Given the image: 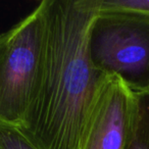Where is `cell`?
Wrapping results in <instances>:
<instances>
[{
    "instance_id": "obj_1",
    "label": "cell",
    "mask_w": 149,
    "mask_h": 149,
    "mask_svg": "<svg viewBox=\"0 0 149 149\" xmlns=\"http://www.w3.org/2000/svg\"><path fill=\"white\" fill-rule=\"evenodd\" d=\"M46 35L33 97L19 127L38 149H81L105 74L91 60L89 39L100 0H44Z\"/></svg>"
},
{
    "instance_id": "obj_2",
    "label": "cell",
    "mask_w": 149,
    "mask_h": 149,
    "mask_svg": "<svg viewBox=\"0 0 149 149\" xmlns=\"http://www.w3.org/2000/svg\"><path fill=\"white\" fill-rule=\"evenodd\" d=\"M45 2L0 35V123L21 127L43 59Z\"/></svg>"
},
{
    "instance_id": "obj_3",
    "label": "cell",
    "mask_w": 149,
    "mask_h": 149,
    "mask_svg": "<svg viewBox=\"0 0 149 149\" xmlns=\"http://www.w3.org/2000/svg\"><path fill=\"white\" fill-rule=\"evenodd\" d=\"M94 66L116 76L135 94L149 92V17L100 11L89 39Z\"/></svg>"
},
{
    "instance_id": "obj_4",
    "label": "cell",
    "mask_w": 149,
    "mask_h": 149,
    "mask_svg": "<svg viewBox=\"0 0 149 149\" xmlns=\"http://www.w3.org/2000/svg\"><path fill=\"white\" fill-rule=\"evenodd\" d=\"M134 93L116 76L105 74L89 113L81 149H125Z\"/></svg>"
},
{
    "instance_id": "obj_5",
    "label": "cell",
    "mask_w": 149,
    "mask_h": 149,
    "mask_svg": "<svg viewBox=\"0 0 149 149\" xmlns=\"http://www.w3.org/2000/svg\"><path fill=\"white\" fill-rule=\"evenodd\" d=\"M125 149H149V92L134 93V107Z\"/></svg>"
},
{
    "instance_id": "obj_6",
    "label": "cell",
    "mask_w": 149,
    "mask_h": 149,
    "mask_svg": "<svg viewBox=\"0 0 149 149\" xmlns=\"http://www.w3.org/2000/svg\"><path fill=\"white\" fill-rule=\"evenodd\" d=\"M0 149H38L17 126L0 123Z\"/></svg>"
},
{
    "instance_id": "obj_7",
    "label": "cell",
    "mask_w": 149,
    "mask_h": 149,
    "mask_svg": "<svg viewBox=\"0 0 149 149\" xmlns=\"http://www.w3.org/2000/svg\"><path fill=\"white\" fill-rule=\"evenodd\" d=\"M100 11L130 13L149 17V0H100Z\"/></svg>"
}]
</instances>
